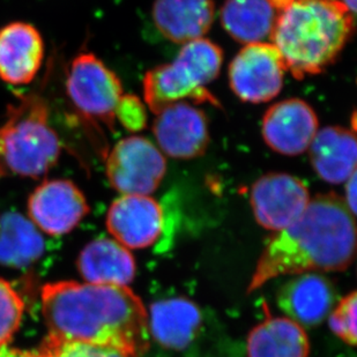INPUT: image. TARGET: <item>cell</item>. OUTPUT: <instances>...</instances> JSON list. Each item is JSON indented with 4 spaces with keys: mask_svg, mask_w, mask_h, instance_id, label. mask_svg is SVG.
<instances>
[{
    "mask_svg": "<svg viewBox=\"0 0 357 357\" xmlns=\"http://www.w3.org/2000/svg\"><path fill=\"white\" fill-rule=\"evenodd\" d=\"M40 305L51 337L112 348L130 357L149 349V314L128 287L47 283Z\"/></svg>",
    "mask_w": 357,
    "mask_h": 357,
    "instance_id": "obj_1",
    "label": "cell"
},
{
    "mask_svg": "<svg viewBox=\"0 0 357 357\" xmlns=\"http://www.w3.org/2000/svg\"><path fill=\"white\" fill-rule=\"evenodd\" d=\"M356 249L354 214L344 198L328 193L310 199L296 222L267 243L248 293L283 275L340 272L351 266Z\"/></svg>",
    "mask_w": 357,
    "mask_h": 357,
    "instance_id": "obj_2",
    "label": "cell"
},
{
    "mask_svg": "<svg viewBox=\"0 0 357 357\" xmlns=\"http://www.w3.org/2000/svg\"><path fill=\"white\" fill-rule=\"evenodd\" d=\"M271 40L287 71L298 80L333 64L354 28V14L339 0H273Z\"/></svg>",
    "mask_w": 357,
    "mask_h": 357,
    "instance_id": "obj_3",
    "label": "cell"
},
{
    "mask_svg": "<svg viewBox=\"0 0 357 357\" xmlns=\"http://www.w3.org/2000/svg\"><path fill=\"white\" fill-rule=\"evenodd\" d=\"M61 149L45 102L26 98L0 128V174L38 178L57 163Z\"/></svg>",
    "mask_w": 357,
    "mask_h": 357,
    "instance_id": "obj_4",
    "label": "cell"
},
{
    "mask_svg": "<svg viewBox=\"0 0 357 357\" xmlns=\"http://www.w3.org/2000/svg\"><path fill=\"white\" fill-rule=\"evenodd\" d=\"M223 63V52L212 40L198 38L184 44L175 61L147 72L144 78L146 105L155 115L177 102L192 100L197 103L220 102L206 84L215 80Z\"/></svg>",
    "mask_w": 357,
    "mask_h": 357,
    "instance_id": "obj_5",
    "label": "cell"
},
{
    "mask_svg": "<svg viewBox=\"0 0 357 357\" xmlns=\"http://www.w3.org/2000/svg\"><path fill=\"white\" fill-rule=\"evenodd\" d=\"M66 91L81 115L112 128L123 87L119 77L94 54L84 52L73 59L66 79Z\"/></svg>",
    "mask_w": 357,
    "mask_h": 357,
    "instance_id": "obj_6",
    "label": "cell"
},
{
    "mask_svg": "<svg viewBox=\"0 0 357 357\" xmlns=\"http://www.w3.org/2000/svg\"><path fill=\"white\" fill-rule=\"evenodd\" d=\"M107 177L112 188L121 195L149 196L159 188L165 177V156L149 139H123L109 153Z\"/></svg>",
    "mask_w": 357,
    "mask_h": 357,
    "instance_id": "obj_7",
    "label": "cell"
},
{
    "mask_svg": "<svg viewBox=\"0 0 357 357\" xmlns=\"http://www.w3.org/2000/svg\"><path fill=\"white\" fill-rule=\"evenodd\" d=\"M286 72L284 61L273 44H246L230 63V87L242 101L264 103L280 94Z\"/></svg>",
    "mask_w": 357,
    "mask_h": 357,
    "instance_id": "obj_8",
    "label": "cell"
},
{
    "mask_svg": "<svg viewBox=\"0 0 357 357\" xmlns=\"http://www.w3.org/2000/svg\"><path fill=\"white\" fill-rule=\"evenodd\" d=\"M309 202L307 185L295 176L282 172L260 177L251 190V206L257 222L275 233L296 222Z\"/></svg>",
    "mask_w": 357,
    "mask_h": 357,
    "instance_id": "obj_9",
    "label": "cell"
},
{
    "mask_svg": "<svg viewBox=\"0 0 357 357\" xmlns=\"http://www.w3.org/2000/svg\"><path fill=\"white\" fill-rule=\"evenodd\" d=\"M27 208L31 223L51 236L71 233L89 213L87 199L68 179L42 183L28 199Z\"/></svg>",
    "mask_w": 357,
    "mask_h": 357,
    "instance_id": "obj_10",
    "label": "cell"
},
{
    "mask_svg": "<svg viewBox=\"0 0 357 357\" xmlns=\"http://www.w3.org/2000/svg\"><path fill=\"white\" fill-rule=\"evenodd\" d=\"M153 133L162 151L174 159L202 155L208 147V123L205 114L188 102H177L158 114Z\"/></svg>",
    "mask_w": 357,
    "mask_h": 357,
    "instance_id": "obj_11",
    "label": "cell"
},
{
    "mask_svg": "<svg viewBox=\"0 0 357 357\" xmlns=\"http://www.w3.org/2000/svg\"><path fill=\"white\" fill-rule=\"evenodd\" d=\"M163 209L155 199L142 195H121L107 214V228L126 249L153 245L163 230Z\"/></svg>",
    "mask_w": 357,
    "mask_h": 357,
    "instance_id": "obj_12",
    "label": "cell"
},
{
    "mask_svg": "<svg viewBox=\"0 0 357 357\" xmlns=\"http://www.w3.org/2000/svg\"><path fill=\"white\" fill-rule=\"evenodd\" d=\"M261 128L264 140L273 151L282 155H300L317 133V115L307 102L289 98L267 110Z\"/></svg>",
    "mask_w": 357,
    "mask_h": 357,
    "instance_id": "obj_13",
    "label": "cell"
},
{
    "mask_svg": "<svg viewBox=\"0 0 357 357\" xmlns=\"http://www.w3.org/2000/svg\"><path fill=\"white\" fill-rule=\"evenodd\" d=\"M44 40L38 28L22 21L0 29V79L24 86L36 78L43 65Z\"/></svg>",
    "mask_w": 357,
    "mask_h": 357,
    "instance_id": "obj_14",
    "label": "cell"
},
{
    "mask_svg": "<svg viewBox=\"0 0 357 357\" xmlns=\"http://www.w3.org/2000/svg\"><path fill=\"white\" fill-rule=\"evenodd\" d=\"M334 304L333 288L316 273L298 274L283 284L278 294V305L301 326H314L330 314Z\"/></svg>",
    "mask_w": 357,
    "mask_h": 357,
    "instance_id": "obj_15",
    "label": "cell"
},
{
    "mask_svg": "<svg viewBox=\"0 0 357 357\" xmlns=\"http://www.w3.org/2000/svg\"><path fill=\"white\" fill-rule=\"evenodd\" d=\"M307 149L314 172L325 182L341 184L356 172V139L354 132L347 128H324Z\"/></svg>",
    "mask_w": 357,
    "mask_h": 357,
    "instance_id": "obj_16",
    "label": "cell"
},
{
    "mask_svg": "<svg viewBox=\"0 0 357 357\" xmlns=\"http://www.w3.org/2000/svg\"><path fill=\"white\" fill-rule=\"evenodd\" d=\"M214 8L213 0H155L153 20L165 38L185 44L207 34Z\"/></svg>",
    "mask_w": 357,
    "mask_h": 357,
    "instance_id": "obj_17",
    "label": "cell"
},
{
    "mask_svg": "<svg viewBox=\"0 0 357 357\" xmlns=\"http://www.w3.org/2000/svg\"><path fill=\"white\" fill-rule=\"evenodd\" d=\"M78 268L86 283L128 287L135 275V263L128 249L115 239L91 241L81 251Z\"/></svg>",
    "mask_w": 357,
    "mask_h": 357,
    "instance_id": "obj_18",
    "label": "cell"
},
{
    "mask_svg": "<svg viewBox=\"0 0 357 357\" xmlns=\"http://www.w3.org/2000/svg\"><path fill=\"white\" fill-rule=\"evenodd\" d=\"M200 323L199 307L186 298L160 301L149 310V333L169 349H184L193 340Z\"/></svg>",
    "mask_w": 357,
    "mask_h": 357,
    "instance_id": "obj_19",
    "label": "cell"
},
{
    "mask_svg": "<svg viewBox=\"0 0 357 357\" xmlns=\"http://www.w3.org/2000/svg\"><path fill=\"white\" fill-rule=\"evenodd\" d=\"M220 17L234 40L243 44L259 43L271 38L278 10L273 0H226Z\"/></svg>",
    "mask_w": 357,
    "mask_h": 357,
    "instance_id": "obj_20",
    "label": "cell"
},
{
    "mask_svg": "<svg viewBox=\"0 0 357 357\" xmlns=\"http://www.w3.org/2000/svg\"><path fill=\"white\" fill-rule=\"evenodd\" d=\"M303 327L286 317L267 318L248 337L249 357H309Z\"/></svg>",
    "mask_w": 357,
    "mask_h": 357,
    "instance_id": "obj_21",
    "label": "cell"
},
{
    "mask_svg": "<svg viewBox=\"0 0 357 357\" xmlns=\"http://www.w3.org/2000/svg\"><path fill=\"white\" fill-rule=\"evenodd\" d=\"M44 251L40 230L17 212L0 218V263L24 267L38 259Z\"/></svg>",
    "mask_w": 357,
    "mask_h": 357,
    "instance_id": "obj_22",
    "label": "cell"
},
{
    "mask_svg": "<svg viewBox=\"0 0 357 357\" xmlns=\"http://www.w3.org/2000/svg\"><path fill=\"white\" fill-rule=\"evenodd\" d=\"M24 302L6 280L0 278V346L8 344L20 327Z\"/></svg>",
    "mask_w": 357,
    "mask_h": 357,
    "instance_id": "obj_23",
    "label": "cell"
},
{
    "mask_svg": "<svg viewBox=\"0 0 357 357\" xmlns=\"http://www.w3.org/2000/svg\"><path fill=\"white\" fill-rule=\"evenodd\" d=\"M40 357H130L112 348L47 335L38 351Z\"/></svg>",
    "mask_w": 357,
    "mask_h": 357,
    "instance_id": "obj_24",
    "label": "cell"
},
{
    "mask_svg": "<svg viewBox=\"0 0 357 357\" xmlns=\"http://www.w3.org/2000/svg\"><path fill=\"white\" fill-rule=\"evenodd\" d=\"M357 295L355 291L344 297L330 316V327L346 344H356Z\"/></svg>",
    "mask_w": 357,
    "mask_h": 357,
    "instance_id": "obj_25",
    "label": "cell"
},
{
    "mask_svg": "<svg viewBox=\"0 0 357 357\" xmlns=\"http://www.w3.org/2000/svg\"><path fill=\"white\" fill-rule=\"evenodd\" d=\"M115 119H119L128 131H140L147 121L145 105L137 96L123 95L115 110Z\"/></svg>",
    "mask_w": 357,
    "mask_h": 357,
    "instance_id": "obj_26",
    "label": "cell"
},
{
    "mask_svg": "<svg viewBox=\"0 0 357 357\" xmlns=\"http://www.w3.org/2000/svg\"><path fill=\"white\" fill-rule=\"evenodd\" d=\"M356 172L346 181V199H344L348 208L355 215L357 202V181Z\"/></svg>",
    "mask_w": 357,
    "mask_h": 357,
    "instance_id": "obj_27",
    "label": "cell"
},
{
    "mask_svg": "<svg viewBox=\"0 0 357 357\" xmlns=\"http://www.w3.org/2000/svg\"><path fill=\"white\" fill-rule=\"evenodd\" d=\"M0 357H40L38 351H22L12 348L8 344L0 346Z\"/></svg>",
    "mask_w": 357,
    "mask_h": 357,
    "instance_id": "obj_28",
    "label": "cell"
},
{
    "mask_svg": "<svg viewBox=\"0 0 357 357\" xmlns=\"http://www.w3.org/2000/svg\"><path fill=\"white\" fill-rule=\"evenodd\" d=\"M339 1L344 3V6L347 7L348 10L351 14L355 13V10H356V0H339Z\"/></svg>",
    "mask_w": 357,
    "mask_h": 357,
    "instance_id": "obj_29",
    "label": "cell"
}]
</instances>
